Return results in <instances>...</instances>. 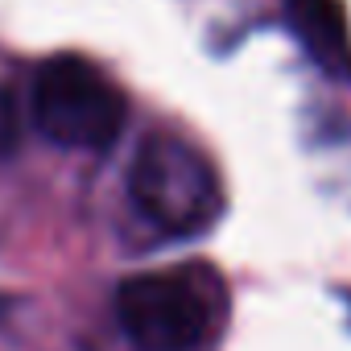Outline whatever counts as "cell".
Returning <instances> with one entry per match:
<instances>
[{"instance_id":"1","label":"cell","mask_w":351,"mask_h":351,"mask_svg":"<svg viewBox=\"0 0 351 351\" xmlns=\"http://www.w3.org/2000/svg\"><path fill=\"white\" fill-rule=\"evenodd\" d=\"M232 298L211 265H165L116 289V318L136 351H199L228 326Z\"/></svg>"},{"instance_id":"3","label":"cell","mask_w":351,"mask_h":351,"mask_svg":"<svg viewBox=\"0 0 351 351\" xmlns=\"http://www.w3.org/2000/svg\"><path fill=\"white\" fill-rule=\"evenodd\" d=\"M34 120L54 145L99 153L116 145L124 128V95L95 62L79 54H58L38 66Z\"/></svg>"},{"instance_id":"4","label":"cell","mask_w":351,"mask_h":351,"mask_svg":"<svg viewBox=\"0 0 351 351\" xmlns=\"http://www.w3.org/2000/svg\"><path fill=\"white\" fill-rule=\"evenodd\" d=\"M285 21L302 50L330 75L351 71V34L339 0H285Z\"/></svg>"},{"instance_id":"2","label":"cell","mask_w":351,"mask_h":351,"mask_svg":"<svg viewBox=\"0 0 351 351\" xmlns=\"http://www.w3.org/2000/svg\"><path fill=\"white\" fill-rule=\"evenodd\" d=\"M128 195L145 219L169 236H199L223 211L215 165L178 136H153L128 169Z\"/></svg>"},{"instance_id":"5","label":"cell","mask_w":351,"mask_h":351,"mask_svg":"<svg viewBox=\"0 0 351 351\" xmlns=\"http://www.w3.org/2000/svg\"><path fill=\"white\" fill-rule=\"evenodd\" d=\"M13 145H17V108L5 95V87H0V157H5Z\"/></svg>"}]
</instances>
